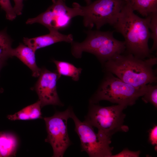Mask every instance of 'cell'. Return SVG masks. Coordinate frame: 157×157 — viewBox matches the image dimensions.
<instances>
[{"label":"cell","instance_id":"cell-16","mask_svg":"<svg viewBox=\"0 0 157 157\" xmlns=\"http://www.w3.org/2000/svg\"><path fill=\"white\" fill-rule=\"evenodd\" d=\"M12 41L6 31H0V59L5 61L11 57Z\"/></svg>","mask_w":157,"mask_h":157},{"label":"cell","instance_id":"cell-11","mask_svg":"<svg viewBox=\"0 0 157 157\" xmlns=\"http://www.w3.org/2000/svg\"><path fill=\"white\" fill-rule=\"evenodd\" d=\"M73 41L72 34L65 35L58 31H49L48 34L32 38H24V44L31 49L35 52L40 48L44 47L57 42H65L71 43Z\"/></svg>","mask_w":157,"mask_h":157},{"label":"cell","instance_id":"cell-7","mask_svg":"<svg viewBox=\"0 0 157 157\" xmlns=\"http://www.w3.org/2000/svg\"><path fill=\"white\" fill-rule=\"evenodd\" d=\"M70 118L75 125V131L81 142V151H85L90 157H110L113 147L110 146V138L94 132L93 126L85 121H81L73 110Z\"/></svg>","mask_w":157,"mask_h":157},{"label":"cell","instance_id":"cell-22","mask_svg":"<svg viewBox=\"0 0 157 157\" xmlns=\"http://www.w3.org/2000/svg\"><path fill=\"white\" fill-rule=\"evenodd\" d=\"M149 141L151 144L156 145L157 147V126H154L150 131L149 135Z\"/></svg>","mask_w":157,"mask_h":157},{"label":"cell","instance_id":"cell-23","mask_svg":"<svg viewBox=\"0 0 157 157\" xmlns=\"http://www.w3.org/2000/svg\"><path fill=\"white\" fill-rule=\"evenodd\" d=\"M15 5L13 9L17 15H19L22 14L23 7V0H13Z\"/></svg>","mask_w":157,"mask_h":157},{"label":"cell","instance_id":"cell-15","mask_svg":"<svg viewBox=\"0 0 157 157\" xmlns=\"http://www.w3.org/2000/svg\"><path fill=\"white\" fill-rule=\"evenodd\" d=\"M56 68V71L59 78L61 76L71 77L74 81H78L82 69L78 68L69 63L53 60Z\"/></svg>","mask_w":157,"mask_h":157},{"label":"cell","instance_id":"cell-3","mask_svg":"<svg viewBox=\"0 0 157 157\" xmlns=\"http://www.w3.org/2000/svg\"><path fill=\"white\" fill-rule=\"evenodd\" d=\"M113 32L98 30L88 31L87 36L83 42H79L73 41L71 43L72 54L75 58H80L83 52L89 53L95 56L103 65L125 51L124 41L115 39Z\"/></svg>","mask_w":157,"mask_h":157},{"label":"cell","instance_id":"cell-18","mask_svg":"<svg viewBox=\"0 0 157 157\" xmlns=\"http://www.w3.org/2000/svg\"><path fill=\"white\" fill-rule=\"evenodd\" d=\"M142 100L146 103H150L157 108V86L149 83L147 85V89L142 96Z\"/></svg>","mask_w":157,"mask_h":157},{"label":"cell","instance_id":"cell-2","mask_svg":"<svg viewBox=\"0 0 157 157\" xmlns=\"http://www.w3.org/2000/svg\"><path fill=\"white\" fill-rule=\"evenodd\" d=\"M124 53L102 65L106 72L114 74L124 82L136 87L156 82V72L153 69L157 63L156 57L141 59L131 53Z\"/></svg>","mask_w":157,"mask_h":157},{"label":"cell","instance_id":"cell-20","mask_svg":"<svg viewBox=\"0 0 157 157\" xmlns=\"http://www.w3.org/2000/svg\"><path fill=\"white\" fill-rule=\"evenodd\" d=\"M0 5L2 9L6 12V18L12 21L16 17V14L11 5L10 0H0Z\"/></svg>","mask_w":157,"mask_h":157},{"label":"cell","instance_id":"cell-5","mask_svg":"<svg viewBox=\"0 0 157 157\" xmlns=\"http://www.w3.org/2000/svg\"><path fill=\"white\" fill-rule=\"evenodd\" d=\"M126 108L119 104L105 107L90 104L84 121L97 128L98 132L111 138L118 131L128 130V127L124 124L126 115L123 110Z\"/></svg>","mask_w":157,"mask_h":157},{"label":"cell","instance_id":"cell-6","mask_svg":"<svg viewBox=\"0 0 157 157\" xmlns=\"http://www.w3.org/2000/svg\"><path fill=\"white\" fill-rule=\"evenodd\" d=\"M126 3L124 0H97L85 6L80 5L84 26L90 29L95 26L98 30L106 24L113 26Z\"/></svg>","mask_w":157,"mask_h":157},{"label":"cell","instance_id":"cell-17","mask_svg":"<svg viewBox=\"0 0 157 157\" xmlns=\"http://www.w3.org/2000/svg\"><path fill=\"white\" fill-rule=\"evenodd\" d=\"M134 11L138 12L143 17H146L153 13L157 12L149 0H135L132 4Z\"/></svg>","mask_w":157,"mask_h":157},{"label":"cell","instance_id":"cell-19","mask_svg":"<svg viewBox=\"0 0 157 157\" xmlns=\"http://www.w3.org/2000/svg\"><path fill=\"white\" fill-rule=\"evenodd\" d=\"M151 20L149 28L151 30L150 38L153 41L152 47L150 50L152 53L157 49V12L150 14Z\"/></svg>","mask_w":157,"mask_h":157},{"label":"cell","instance_id":"cell-12","mask_svg":"<svg viewBox=\"0 0 157 157\" xmlns=\"http://www.w3.org/2000/svg\"><path fill=\"white\" fill-rule=\"evenodd\" d=\"M35 52L30 48L22 43L19 44L16 48L12 49L11 57L16 56L31 69L32 76L38 77L41 69L37 65L36 62Z\"/></svg>","mask_w":157,"mask_h":157},{"label":"cell","instance_id":"cell-26","mask_svg":"<svg viewBox=\"0 0 157 157\" xmlns=\"http://www.w3.org/2000/svg\"><path fill=\"white\" fill-rule=\"evenodd\" d=\"M86 2L87 5L90 4L91 2V0H85Z\"/></svg>","mask_w":157,"mask_h":157},{"label":"cell","instance_id":"cell-27","mask_svg":"<svg viewBox=\"0 0 157 157\" xmlns=\"http://www.w3.org/2000/svg\"><path fill=\"white\" fill-rule=\"evenodd\" d=\"M125 1L127 2L128 1H133L135 0H124Z\"/></svg>","mask_w":157,"mask_h":157},{"label":"cell","instance_id":"cell-9","mask_svg":"<svg viewBox=\"0 0 157 157\" xmlns=\"http://www.w3.org/2000/svg\"><path fill=\"white\" fill-rule=\"evenodd\" d=\"M72 111L69 107L63 111L56 112L52 116L44 118L47 133L45 140L52 148L53 157H63L71 144L67 122Z\"/></svg>","mask_w":157,"mask_h":157},{"label":"cell","instance_id":"cell-13","mask_svg":"<svg viewBox=\"0 0 157 157\" xmlns=\"http://www.w3.org/2000/svg\"><path fill=\"white\" fill-rule=\"evenodd\" d=\"M17 137L12 133L0 132V157L15 155L17 147Z\"/></svg>","mask_w":157,"mask_h":157},{"label":"cell","instance_id":"cell-1","mask_svg":"<svg viewBox=\"0 0 157 157\" xmlns=\"http://www.w3.org/2000/svg\"><path fill=\"white\" fill-rule=\"evenodd\" d=\"M133 3L126 2L113 26L124 38L125 52L141 59L153 57L148 44L150 15L144 18L138 16L132 9Z\"/></svg>","mask_w":157,"mask_h":157},{"label":"cell","instance_id":"cell-25","mask_svg":"<svg viewBox=\"0 0 157 157\" xmlns=\"http://www.w3.org/2000/svg\"><path fill=\"white\" fill-rule=\"evenodd\" d=\"M4 61L0 59V70L1 69L5 62Z\"/></svg>","mask_w":157,"mask_h":157},{"label":"cell","instance_id":"cell-14","mask_svg":"<svg viewBox=\"0 0 157 157\" xmlns=\"http://www.w3.org/2000/svg\"><path fill=\"white\" fill-rule=\"evenodd\" d=\"M40 102L38 100L33 104L28 106L13 115H8V118L12 121L27 120L42 118Z\"/></svg>","mask_w":157,"mask_h":157},{"label":"cell","instance_id":"cell-4","mask_svg":"<svg viewBox=\"0 0 157 157\" xmlns=\"http://www.w3.org/2000/svg\"><path fill=\"white\" fill-rule=\"evenodd\" d=\"M106 73L98 89L89 100L90 104L106 100L126 107L134 104L147 89V85L136 87L122 81L113 74Z\"/></svg>","mask_w":157,"mask_h":157},{"label":"cell","instance_id":"cell-21","mask_svg":"<svg viewBox=\"0 0 157 157\" xmlns=\"http://www.w3.org/2000/svg\"><path fill=\"white\" fill-rule=\"evenodd\" d=\"M140 152L132 151L128 149H124L119 153L115 155H112L110 157H138Z\"/></svg>","mask_w":157,"mask_h":157},{"label":"cell","instance_id":"cell-29","mask_svg":"<svg viewBox=\"0 0 157 157\" xmlns=\"http://www.w3.org/2000/svg\"></svg>","mask_w":157,"mask_h":157},{"label":"cell","instance_id":"cell-8","mask_svg":"<svg viewBox=\"0 0 157 157\" xmlns=\"http://www.w3.org/2000/svg\"><path fill=\"white\" fill-rule=\"evenodd\" d=\"M53 3L44 12L36 17L29 18L27 24L37 23L47 28L49 31H58L68 27L72 19L77 16H81L80 5L72 4V8L68 7L65 0H52Z\"/></svg>","mask_w":157,"mask_h":157},{"label":"cell","instance_id":"cell-24","mask_svg":"<svg viewBox=\"0 0 157 157\" xmlns=\"http://www.w3.org/2000/svg\"><path fill=\"white\" fill-rule=\"evenodd\" d=\"M152 5L155 8H157V0H149Z\"/></svg>","mask_w":157,"mask_h":157},{"label":"cell","instance_id":"cell-10","mask_svg":"<svg viewBox=\"0 0 157 157\" xmlns=\"http://www.w3.org/2000/svg\"><path fill=\"white\" fill-rule=\"evenodd\" d=\"M38 77L34 88L41 107L49 105L63 106L57 91V82L59 78L57 72L43 68L41 69Z\"/></svg>","mask_w":157,"mask_h":157},{"label":"cell","instance_id":"cell-28","mask_svg":"<svg viewBox=\"0 0 157 157\" xmlns=\"http://www.w3.org/2000/svg\"><path fill=\"white\" fill-rule=\"evenodd\" d=\"M1 90H0V92H1Z\"/></svg>","mask_w":157,"mask_h":157}]
</instances>
